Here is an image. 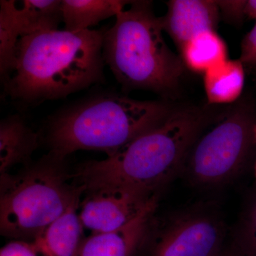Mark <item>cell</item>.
<instances>
[{
    "mask_svg": "<svg viewBox=\"0 0 256 256\" xmlns=\"http://www.w3.org/2000/svg\"><path fill=\"white\" fill-rule=\"evenodd\" d=\"M213 118L204 108L178 107L164 122L114 156L79 165L72 180L85 188L84 192L124 188L154 195L183 168L188 152Z\"/></svg>",
    "mask_w": 256,
    "mask_h": 256,
    "instance_id": "obj_1",
    "label": "cell"
},
{
    "mask_svg": "<svg viewBox=\"0 0 256 256\" xmlns=\"http://www.w3.org/2000/svg\"><path fill=\"white\" fill-rule=\"evenodd\" d=\"M104 32L52 30L20 38L4 92L24 104L56 100L105 80Z\"/></svg>",
    "mask_w": 256,
    "mask_h": 256,
    "instance_id": "obj_2",
    "label": "cell"
},
{
    "mask_svg": "<svg viewBox=\"0 0 256 256\" xmlns=\"http://www.w3.org/2000/svg\"><path fill=\"white\" fill-rule=\"evenodd\" d=\"M178 107L168 100H139L112 94L96 96L67 108L52 120L46 138L50 152L64 160L78 150L114 156L164 122Z\"/></svg>",
    "mask_w": 256,
    "mask_h": 256,
    "instance_id": "obj_3",
    "label": "cell"
},
{
    "mask_svg": "<svg viewBox=\"0 0 256 256\" xmlns=\"http://www.w3.org/2000/svg\"><path fill=\"white\" fill-rule=\"evenodd\" d=\"M104 32L102 56L124 90L170 97L184 72L180 55L166 44L161 18L150 1H128Z\"/></svg>",
    "mask_w": 256,
    "mask_h": 256,
    "instance_id": "obj_4",
    "label": "cell"
},
{
    "mask_svg": "<svg viewBox=\"0 0 256 256\" xmlns=\"http://www.w3.org/2000/svg\"><path fill=\"white\" fill-rule=\"evenodd\" d=\"M65 160L48 152L16 174L0 175V232L16 240L32 242L74 202L84 186L70 184Z\"/></svg>",
    "mask_w": 256,
    "mask_h": 256,
    "instance_id": "obj_5",
    "label": "cell"
},
{
    "mask_svg": "<svg viewBox=\"0 0 256 256\" xmlns=\"http://www.w3.org/2000/svg\"><path fill=\"white\" fill-rule=\"evenodd\" d=\"M254 106L242 102L222 120L201 134L188 152L184 166L198 184L224 182L242 168L254 139Z\"/></svg>",
    "mask_w": 256,
    "mask_h": 256,
    "instance_id": "obj_6",
    "label": "cell"
},
{
    "mask_svg": "<svg viewBox=\"0 0 256 256\" xmlns=\"http://www.w3.org/2000/svg\"><path fill=\"white\" fill-rule=\"evenodd\" d=\"M224 229L220 220L204 214L184 216L156 235L150 256H218Z\"/></svg>",
    "mask_w": 256,
    "mask_h": 256,
    "instance_id": "obj_7",
    "label": "cell"
},
{
    "mask_svg": "<svg viewBox=\"0 0 256 256\" xmlns=\"http://www.w3.org/2000/svg\"><path fill=\"white\" fill-rule=\"evenodd\" d=\"M79 213L84 228L92 234L110 233L134 220L156 201L150 195L124 188H105L84 192Z\"/></svg>",
    "mask_w": 256,
    "mask_h": 256,
    "instance_id": "obj_8",
    "label": "cell"
},
{
    "mask_svg": "<svg viewBox=\"0 0 256 256\" xmlns=\"http://www.w3.org/2000/svg\"><path fill=\"white\" fill-rule=\"evenodd\" d=\"M168 11L161 16L163 30L178 50L192 37L208 30L216 31L220 14L214 0H171Z\"/></svg>",
    "mask_w": 256,
    "mask_h": 256,
    "instance_id": "obj_9",
    "label": "cell"
},
{
    "mask_svg": "<svg viewBox=\"0 0 256 256\" xmlns=\"http://www.w3.org/2000/svg\"><path fill=\"white\" fill-rule=\"evenodd\" d=\"M156 208L153 202L127 225L110 233L92 234L84 238L78 256H133L149 234Z\"/></svg>",
    "mask_w": 256,
    "mask_h": 256,
    "instance_id": "obj_10",
    "label": "cell"
},
{
    "mask_svg": "<svg viewBox=\"0 0 256 256\" xmlns=\"http://www.w3.org/2000/svg\"><path fill=\"white\" fill-rule=\"evenodd\" d=\"M80 200L52 222L33 242H30L38 256H78L84 238V226L77 210Z\"/></svg>",
    "mask_w": 256,
    "mask_h": 256,
    "instance_id": "obj_11",
    "label": "cell"
},
{
    "mask_svg": "<svg viewBox=\"0 0 256 256\" xmlns=\"http://www.w3.org/2000/svg\"><path fill=\"white\" fill-rule=\"evenodd\" d=\"M40 138L20 116H11L0 122V175L10 173L13 166L32 162Z\"/></svg>",
    "mask_w": 256,
    "mask_h": 256,
    "instance_id": "obj_12",
    "label": "cell"
},
{
    "mask_svg": "<svg viewBox=\"0 0 256 256\" xmlns=\"http://www.w3.org/2000/svg\"><path fill=\"white\" fill-rule=\"evenodd\" d=\"M244 66L239 60H227L204 74L208 105L233 104L238 100L245 85Z\"/></svg>",
    "mask_w": 256,
    "mask_h": 256,
    "instance_id": "obj_13",
    "label": "cell"
},
{
    "mask_svg": "<svg viewBox=\"0 0 256 256\" xmlns=\"http://www.w3.org/2000/svg\"><path fill=\"white\" fill-rule=\"evenodd\" d=\"M21 37L58 30L63 22L62 0H12Z\"/></svg>",
    "mask_w": 256,
    "mask_h": 256,
    "instance_id": "obj_14",
    "label": "cell"
},
{
    "mask_svg": "<svg viewBox=\"0 0 256 256\" xmlns=\"http://www.w3.org/2000/svg\"><path fill=\"white\" fill-rule=\"evenodd\" d=\"M127 2L122 0H62L64 30L74 33L90 30L102 20L116 16Z\"/></svg>",
    "mask_w": 256,
    "mask_h": 256,
    "instance_id": "obj_15",
    "label": "cell"
},
{
    "mask_svg": "<svg viewBox=\"0 0 256 256\" xmlns=\"http://www.w3.org/2000/svg\"><path fill=\"white\" fill-rule=\"evenodd\" d=\"M185 68L204 74L228 58L226 44L214 30L198 34L185 43L180 50Z\"/></svg>",
    "mask_w": 256,
    "mask_h": 256,
    "instance_id": "obj_16",
    "label": "cell"
},
{
    "mask_svg": "<svg viewBox=\"0 0 256 256\" xmlns=\"http://www.w3.org/2000/svg\"><path fill=\"white\" fill-rule=\"evenodd\" d=\"M20 28L13 13L12 0L0 2V75L2 82L10 78L16 63Z\"/></svg>",
    "mask_w": 256,
    "mask_h": 256,
    "instance_id": "obj_17",
    "label": "cell"
},
{
    "mask_svg": "<svg viewBox=\"0 0 256 256\" xmlns=\"http://www.w3.org/2000/svg\"><path fill=\"white\" fill-rule=\"evenodd\" d=\"M247 0H220L217 1L220 16L230 24H238L246 16Z\"/></svg>",
    "mask_w": 256,
    "mask_h": 256,
    "instance_id": "obj_18",
    "label": "cell"
},
{
    "mask_svg": "<svg viewBox=\"0 0 256 256\" xmlns=\"http://www.w3.org/2000/svg\"><path fill=\"white\" fill-rule=\"evenodd\" d=\"M239 60L244 64L256 66V22L242 40Z\"/></svg>",
    "mask_w": 256,
    "mask_h": 256,
    "instance_id": "obj_19",
    "label": "cell"
},
{
    "mask_svg": "<svg viewBox=\"0 0 256 256\" xmlns=\"http://www.w3.org/2000/svg\"><path fill=\"white\" fill-rule=\"evenodd\" d=\"M0 256H38L30 242L13 240L2 248Z\"/></svg>",
    "mask_w": 256,
    "mask_h": 256,
    "instance_id": "obj_20",
    "label": "cell"
},
{
    "mask_svg": "<svg viewBox=\"0 0 256 256\" xmlns=\"http://www.w3.org/2000/svg\"><path fill=\"white\" fill-rule=\"evenodd\" d=\"M244 254L256 256V204L252 210L244 242Z\"/></svg>",
    "mask_w": 256,
    "mask_h": 256,
    "instance_id": "obj_21",
    "label": "cell"
},
{
    "mask_svg": "<svg viewBox=\"0 0 256 256\" xmlns=\"http://www.w3.org/2000/svg\"><path fill=\"white\" fill-rule=\"evenodd\" d=\"M246 16L256 20V0H248L245 8Z\"/></svg>",
    "mask_w": 256,
    "mask_h": 256,
    "instance_id": "obj_22",
    "label": "cell"
},
{
    "mask_svg": "<svg viewBox=\"0 0 256 256\" xmlns=\"http://www.w3.org/2000/svg\"><path fill=\"white\" fill-rule=\"evenodd\" d=\"M218 256H245L242 254H238V252H222Z\"/></svg>",
    "mask_w": 256,
    "mask_h": 256,
    "instance_id": "obj_23",
    "label": "cell"
},
{
    "mask_svg": "<svg viewBox=\"0 0 256 256\" xmlns=\"http://www.w3.org/2000/svg\"><path fill=\"white\" fill-rule=\"evenodd\" d=\"M254 139L256 140V122L254 126Z\"/></svg>",
    "mask_w": 256,
    "mask_h": 256,
    "instance_id": "obj_24",
    "label": "cell"
}]
</instances>
